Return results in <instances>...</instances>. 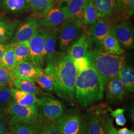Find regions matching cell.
I'll use <instances>...</instances> for the list:
<instances>
[{
	"label": "cell",
	"instance_id": "cell-1",
	"mask_svg": "<svg viewBox=\"0 0 134 134\" xmlns=\"http://www.w3.org/2000/svg\"><path fill=\"white\" fill-rule=\"evenodd\" d=\"M44 72L52 79L53 91L64 100L72 103L75 99V84L77 72L75 63L68 54L47 64Z\"/></svg>",
	"mask_w": 134,
	"mask_h": 134
},
{
	"label": "cell",
	"instance_id": "cell-2",
	"mask_svg": "<svg viewBox=\"0 0 134 134\" xmlns=\"http://www.w3.org/2000/svg\"><path fill=\"white\" fill-rule=\"evenodd\" d=\"M105 82L91 65L77 72L75 84V98L81 107L86 108L103 99Z\"/></svg>",
	"mask_w": 134,
	"mask_h": 134
},
{
	"label": "cell",
	"instance_id": "cell-3",
	"mask_svg": "<svg viewBox=\"0 0 134 134\" xmlns=\"http://www.w3.org/2000/svg\"><path fill=\"white\" fill-rule=\"evenodd\" d=\"M86 55L90 64L105 82L117 76L122 68L126 66L124 56L117 55L99 47L88 52Z\"/></svg>",
	"mask_w": 134,
	"mask_h": 134
},
{
	"label": "cell",
	"instance_id": "cell-4",
	"mask_svg": "<svg viewBox=\"0 0 134 134\" xmlns=\"http://www.w3.org/2000/svg\"><path fill=\"white\" fill-rule=\"evenodd\" d=\"M111 109L106 104H93L86 110L87 134H109L113 124L110 118Z\"/></svg>",
	"mask_w": 134,
	"mask_h": 134
},
{
	"label": "cell",
	"instance_id": "cell-5",
	"mask_svg": "<svg viewBox=\"0 0 134 134\" xmlns=\"http://www.w3.org/2000/svg\"><path fill=\"white\" fill-rule=\"evenodd\" d=\"M54 122L61 134H87L86 115L76 108L65 110Z\"/></svg>",
	"mask_w": 134,
	"mask_h": 134
},
{
	"label": "cell",
	"instance_id": "cell-6",
	"mask_svg": "<svg viewBox=\"0 0 134 134\" xmlns=\"http://www.w3.org/2000/svg\"><path fill=\"white\" fill-rule=\"evenodd\" d=\"M39 112L38 119L54 121L62 114L65 107L61 101L49 94L41 96L36 104Z\"/></svg>",
	"mask_w": 134,
	"mask_h": 134
},
{
	"label": "cell",
	"instance_id": "cell-7",
	"mask_svg": "<svg viewBox=\"0 0 134 134\" xmlns=\"http://www.w3.org/2000/svg\"><path fill=\"white\" fill-rule=\"evenodd\" d=\"M7 111L10 117V125L16 123H34L38 122L39 112L36 105H20L14 101L8 104Z\"/></svg>",
	"mask_w": 134,
	"mask_h": 134
},
{
	"label": "cell",
	"instance_id": "cell-8",
	"mask_svg": "<svg viewBox=\"0 0 134 134\" xmlns=\"http://www.w3.org/2000/svg\"><path fill=\"white\" fill-rule=\"evenodd\" d=\"M81 27L69 19L61 24L58 37L61 51L66 52L69 50L78 39Z\"/></svg>",
	"mask_w": 134,
	"mask_h": 134
},
{
	"label": "cell",
	"instance_id": "cell-9",
	"mask_svg": "<svg viewBox=\"0 0 134 134\" xmlns=\"http://www.w3.org/2000/svg\"><path fill=\"white\" fill-rule=\"evenodd\" d=\"M46 32L47 29H39L29 41V62L41 68L45 64L43 52Z\"/></svg>",
	"mask_w": 134,
	"mask_h": 134
},
{
	"label": "cell",
	"instance_id": "cell-10",
	"mask_svg": "<svg viewBox=\"0 0 134 134\" xmlns=\"http://www.w3.org/2000/svg\"><path fill=\"white\" fill-rule=\"evenodd\" d=\"M40 26L39 20L33 16H29L17 26L15 34L10 43L29 41Z\"/></svg>",
	"mask_w": 134,
	"mask_h": 134
},
{
	"label": "cell",
	"instance_id": "cell-11",
	"mask_svg": "<svg viewBox=\"0 0 134 134\" xmlns=\"http://www.w3.org/2000/svg\"><path fill=\"white\" fill-rule=\"evenodd\" d=\"M42 17L39 20L40 26L45 28H53L61 25L69 19V15L66 7H58L52 6L42 14Z\"/></svg>",
	"mask_w": 134,
	"mask_h": 134
},
{
	"label": "cell",
	"instance_id": "cell-12",
	"mask_svg": "<svg viewBox=\"0 0 134 134\" xmlns=\"http://www.w3.org/2000/svg\"><path fill=\"white\" fill-rule=\"evenodd\" d=\"M109 34L115 37L124 48H134V29L129 23L124 21L111 27Z\"/></svg>",
	"mask_w": 134,
	"mask_h": 134
},
{
	"label": "cell",
	"instance_id": "cell-13",
	"mask_svg": "<svg viewBox=\"0 0 134 134\" xmlns=\"http://www.w3.org/2000/svg\"><path fill=\"white\" fill-rule=\"evenodd\" d=\"M106 99L108 103H116L124 99L127 92L119 78L114 77L106 82Z\"/></svg>",
	"mask_w": 134,
	"mask_h": 134
},
{
	"label": "cell",
	"instance_id": "cell-14",
	"mask_svg": "<svg viewBox=\"0 0 134 134\" xmlns=\"http://www.w3.org/2000/svg\"><path fill=\"white\" fill-rule=\"evenodd\" d=\"M43 70L39 67L34 65L29 61L18 63L16 67L12 71L14 79H26L34 81V79Z\"/></svg>",
	"mask_w": 134,
	"mask_h": 134
},
{
	"label": "cell",
	"instance_id": "cell-15",
	"mask_svg": "<svg viewBox=\"0 0 134 134\" xmlns=\"http://www.w3.org/2000/svg\"><path fill=\"white\" fill-rule=\"evenodd\" d=\"M111 28V25L108 22L98 19L95 23L90 26L89 34L91 42L102 46V41L109 34Z\"/></svg>",
	"mask_w": 134,
	"mask_h": 134
},
{
	"label": "cell",
	"instance_id": "cell-16",
	"mask_svg": "<svg viewBox=\"0 0 134 134\" xmlns=\"http://www.w3.org/2000/svg\"><path fill=\"white\" fill-rule=\"evenodd\" d=\"M99 19H108L120 7L119 0H93Z\"/></svg>",
	"mask_w": 134,
	"mask_h": 134
},
{
	"label": "cell",
	"instance_id": "cell-17",
	"mask_svg": "<svg viewBox=\"0 0 134 134\" xmlns=\"http://www.w3.org/2000/svg\"><path fill=\"white\" fill-rule=\"evenodd\" d=\"M58 38L57 32L55 29H47L43 52L44 62L47 64L52 62L56 58Z\"/></svg>",
	"mask_w": 134,
	"mask_h": 134
},
{
	"label": "cell",
	"instance_id": "cell-18",
	"mask_svg": "<svg viewBox=\"0 0 134 134\" xmlns=\"http://www.w3.org/2000/svg\"><path fill=\"white\" fill-rule=\"evenodd\" d=\"M86 0H69L67 2V10L71 19L77 25L81 27Z\"/></svg>",
	"mask_w": 134,
	"mask_h": 134
},
{
	"label": "cell",
	"instance_id": "cell-19",
	"mask_svg": "<svg viewBox=\"0 0 134 134\" xmlns=\"http://www.w3.org/2000/svg\"><path fill=\"white\" fill-rule=\"evenodd\" d=\"M31 10L26 0H0V11L20 14Z\"/></svg>",
	"mask_w": 134,
	"mask_h": 134
},
{
	"label": "cell",
	"instance_id": "cell-20",
	"mask_svg": "<svg viewBox=\"0 0 134 134\" xmlns=\"http://www.w3.org/2000/svg\"><path fill=\"white\" fill-rule=\"evenodd\" d=\"M89 42L85 34H81L68 50V55L73 60L85 57L88 52Z\"/></svg>",
	"mask_w": 134,
	"mask_h": 134
},
{
	"label": "cell",
	"instance_id": "cell-21",
	"mask_svg": "<svg viewBox=\"0 0 134 134\" xmlns=\"http://www.w3.org/2000/svg\"><path fill=\"white\" fill-rule=\"evenodd\" d=\"M19 21L0 16V43H6L10 38L19 25Z\"/></svg>",
	"mask_w": 134,
	"mask_h": 134
},
{
	"label": "cell",
	"instance_id": "cell-22",
	"mask_svg": "<svg viewBox=\"0 0 134 134\" xmlns=\"http://www.w3.org/2000/svg\"><path fill=\"white\" fill-rule=\"evenodd\" d=\"M12 96L13 100L21 105H34L38 100L36 96L14 87L12 88Z\"/></svg>",
	"mask_w": 134,
	"mask_h": 134
},
{
	"label": "cell",
	"instance_id": "cell-23",
	"mask_svg": "<svg viewBox=\"0 0 134 134\" xmlns=\"http://www.w3.org/2000/svg\"><path fill=\"white\" fill-rule=\"evenodd\" d=\"M14 134H39L40 123L19 122L11 125Z\"/></svg>",
	"mask_w": 134,
	"mask_h": 134
},
{
	"label": "cell",
	"instance_id": "cell-24",
	"mask_svg": "<svg viewBox=\"0 0 134 134\" xmlns=\"http://www.w3.org/2000/svg\"><path fill=\"white\" fill-rule=\"evenodd\" d=\"M117 77L125 87L127 92L133 93L134 91V71L130 67L122 68L119 72Z\"/></svg>",
	"mask_w": 134,
	"mask_h": 134
},
{
	"label": "cell",
	"instance_id": "cell-25",
	"mask_svg": "<svg viewBox=\"0 0 134 134\" xmlns=\"http://www.w3.org/2000/svg\"><path fill=\"white\" fill-rule=\"evenodd\" d=\"M102 46L106 51L113 54L123 55L125 53V51L120 42L115 37L110 34L103 39Z\"/></svg>",
	"mask_w": 134,
	"mask_h": 134
},
{
	"label": "cell",
	"instance_id": "cell-26",
	"mask_svg": "<svg viewBox=\"0 0 134 134\" xmlns=\"http://www.w3.org/2000/svg\"><path fill=\"white\" fill-rule=\"evenodd\" d=\"M13 85L15 88L35 96L39 95L41 93L40 88L33 81L26 79H14L13 81Z\"/></svg>",
	"mask_w": 134,
	"mask_h": 134
},
{
	"label": "cell",
	"instance_id": "cell-27",
	"mask_svg": "<svg viewBox=\"0 0 134 134\" xmlns=\"http://www.w3.org/2000/svg\"><path fill=\"white\" fill-rule=\"evenodd\" d=\"M12 46L14 48L17 64L24 61H29V41L13 43Z\"/></svg>",
	"mask_w": 134,
	"mask_h": 134
},
{
	"label": "cell",
	"instance_id": "cell-28",
	"mask_svg": "<svg viewBox=\"0 0 134 134\" xmlns=\"http://www.w3.org/2000/svg\"><path fill=\"white\" fill-rule=\"evenodd\" d=\"M98 19L93 0H86L84 9L82 25L91 26L95 23Z\"/></svg>",
	"mask_w": 134,
	"mask_h": 134
},
{
	"label": "cell",
	"instance_id": "cell-29",
	"mask_svg": "<svg viewBox=\"0 0 134 134\" xmlns=\"http://www.w3.org/2000/svg\"><path fill=\"white\" fill-rule=\"evenodd\" d=\"M31 10L37 13L47 12L53 5L54 0H26Z\"/></svg>",
	"mask_w": 134,
	"mask_h": 134
},
{
	"label": "cell",
	"instance_id": "cell-30",
	"mask_svg": "<svg viewBox=\"0 0 134 134\" xmlns=\"http://www.w3.org/2000/svg\"><path fill=\"white\" fill-rule=\"evenodd\" d=\"M0 65L10 71H12L17 65L14 50L12 45L5 50V53L0 61Z\"/></svg>",
	"mask_w": 134,
	"mask_h": 134
},
{
	"label": "cell",
	"instance_id": "cell-31",
	"mask_svg": "<svg viewBox=\"0 0 134 134\" xmlns=\"http://www.w3.org/2000/svg\"><path fill=\"white\" fill-rule=\"evenodd\" d=\"M40 123L39 134H61L56 123L51 120L38 119Z\"/></svg>",
	"mask_w": 134,
	"mask_h": 134
},
{
	"label": "cell",
	"instance_id": "cell-32",
	"mask_svg": "<svg viewBox=\"0 0 134 134\" xmlns=\"http://www.w3.org/2000/svg\"><path fill=\"white\" fill-rule=\"evenodd\" d=\"M34 81L36 82L44 90L48 92L53 91V81L50 77L44 73V71L35 77Z\"/></svg>",
	"mask_w": 134,
	"mask_h": 134
},
{
	"label": "cell",
	"instance_id": "cell-33",
	"mask_svg": "<svg viewBox=\"0 0 134 134\" xmlns=\"http://www.w3.org/2000/svg\"><path fill=\"white\" fill-rule=\"evenodd\" d=\"M14 79L12 71L0 65V87L12 86Z\"/></svg>",
	"mask_w": 134,
	"mask_h": 134
},
{
	"label": "cell",
	"instance_id": "cell-34",
	"mask_svg": "<svg viewBox=\"0 0 134 134\" xmlns=\"http://www.w3.org/2000/svg\"><path fill=\"white\" fill-rule=\"evenodd\" d=\"M10 86L0 87V105L8 104L12 100Z\"/></svg>",
	"mask_w": 134,
	"mask_h": 134
},
{
	"label": "cell",
	"instance_id": "cell-35",
	"mask_svg": "<svg viewBox=\"0 0 134 134\" xmlns=\"http://www.w3.org/2000/svg\"><path fill=\"white\" fill-rule=\"evenodd\" d=\"M124 112L123 108H118L115 110L110 111L109 114L115 119L116 124L118 126H124L127 122Z\"/></svg>",
	"mask_w": 134,
	"mask_h": 134
},
{
	"label": "cell",
	"instance_id": "cell-36",
	"mask_svg": "<svg viewBox=\"0 0 134 134\" xmlns=\"http://www.w3.org/2000/svg\"><path fill=\"white\" fill-rule=\"evenodd\" d=\"M73 61L75 63V66L77 68V72H81L82 70L86 69V68H87L91 65L90 60L87 55L84 57L76 59Z\"/></svg>",
	"mask_w": 134,
	"mask_h": 134
},
{
	"label": "cell",
	"instance_id": "cell-37",
	"mask_svg": "<svg viewBox=\"0 0 134 134\" xmlns=\"http://www.w3.org/2000/svg\"><path fill=\"white\" fill-rule=\"evenodd\" d=\"M124 109V112H126V114L129 117L131 122L133 123H134V109L133 103L126 106Z\"/></svg>",
	"mask_w": 134,
	"mask_h": 134
},
{
	"label": "cell",
	"instance_id": "cell-38",
	"mask_svg": "<svg viewBox=\"0 0 134 134\" xmlns=\"http://www.w3.org/2000/svg\"><path fill=\"white\" fill-rule=\"evenodd\" d=\"M12 45V43H0V61L7 49Z\"/></svg>",
	"mask_w": 134,
	"mask_h": 134
},
{
	"label": "cell",
	"instance_id": "cell-39",
	"mask_svg": "<svg viewBox=\"0 0 134 134\" xmlns=\"http://www.w3.org/2000/svg\"><path fill=\"white\" fill-rule=\"evenodd\" d=\"M0 118V134H4L8 131V126L5 122Z\"/></svg>",
	"mask_w": 134,
	"mask_h": 134
},
{
	"label": "cell",
	"instance_id": "cell-40",
	"mask_svg": "<svg viewBox=\"0 0 134 134\" xmlns=\"http://www.w3.org/2000/svg\"><path fill=\"white\" fill-rule=\"evenodd\" d=\"M128 9H129L130 15L132 16L134 14V0H130L128 4Z\"/></svg>",
	"mask_w": 134,
	"mask_h": 134
},
{
	"label": "cell",
	"instance_id": "cell-41",
	"mask_svg": "<svg viewBox=\"0 0 134 134\" xmlns=\"http://www.w3.org/2000/svg\"><path fill=\"white\" fill-rule=\"evenodd\" d=\"M120 134H134L133 131L130 130L127 128H123L118 130Z\"/></svg>",
	"mask_w": 134,
	"mask_h": 134
},
{
	"label": "cell",
	"instance_id": "cell-42",
	"mask_svg": "<svg viewBox=\"0 0 134 134\" xmlns=\"http://www.w3.org/2000/svg\"><path fill=\"white\" fill-rule=\"evenodd\" d=\"M120 7L123 9H128V4L130 0H119Z\"/></svg>",
	"mask_w": 134,
	"mask_h": 134
},
{
	"label": "cell",
	"instance_id": "cell-43",
	"mask_svg": "<svg viewBox=\"0 0 134 134\" xmlns=\"http://www.w3.org/2000/svg\"><path fill=\"white\" fill-rule=\"evenodd\" d=\"M109 134H120L118 132V131L114 127L113 125H111L110 126L109 131Z\"/></svg>",
	"mask_w": 134,
	"mask_h": 134
},
{
	"label": "cell",
	"instance_id": "cell-44",
	"mask_svg": "<svg viewBox=\"0 0 134 134\" xmlns=\"http://www.w3.org/2000/svg\"><path fill=\"white\" fill-rule=\"evenodd\" d=\"M5 111L2 107L0 106V118H2L5 115Z\"/></svg>",
	"mask_w": 134,
	"mask_h": 134
},
{
	"label": "cell",
	"instance_id": "cell-45",
	"mask_svg": "<svg viewBox=\"0 0 134 134\" xmlns=\"http://www.w3.org/2000/svg\"><path fill=\"white\" fill-rule=\"evenodd\" d=\"M14 134L13 132H9V133H5V134Z\"/></svg>",
	"mask_w": 134,
	"mask_h": 134
},
{
	"label": "cell",
	"instance_id": "cell-46",
	"mask_svg": "<svg viewBox=\"0 0 134 134\" xmlns=\"http://www.w3.org/2000/svg\"><path fill=\"white\" fill-rule=\"evenodd\" d=\"M63 2H67V1H68L69 0H62Z\"/></svg>",
	"mask_w": 134,
	"mask_h": 134
}]
</instances>
